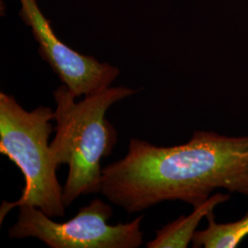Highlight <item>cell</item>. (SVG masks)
Masks as SVG:
<instances>
[{"instance_id":"3","label":"cell","mask_w":248,"mask_h":248,"mask_svg":"<svg viewBox=\"0 0 248 248\" xmlns=\"http://www.w3.org/2000/svg\"><path fill=\"white\" fill-rule=\"evenodd\" d=\"M54 110L39 106L28 111L7 93H0V153L12 161L23 174L25 185L18 200L4 201L0 222L14 208L29 205L50 218L65 214L62 186L56 176L49 138L54 131Z\"/></svg>"},{"instance_id":"6","label":"cell","mask_w":248,"mask_h":248,"mask_svg":"<svg viewBox=\"0 0 248 248\" xmlns=\"http://www.w3.org/2000/svg\"><path fill=\"white\" fill-rule=\"evenodd\" d=\"M230 199L229 194L216 193L203 203L193 207L189 215H181L174 222L168 223L160 230L155 231V237L146 244L147 248H186L192 242L201 221L220 204Z\"/></svg>"},{"instance_id":"1","label":"cell","mask_w":248,"mask_h":248,"mask_svg":"<svg viewBox=\"0 0 248 248\" xmlns=\"http://www.w3.org/2000/svg\"><path fill=\"white\" fill-rule=\"evenodd\" d=\"M218 188L248 196V135L196 131L170 147L133 138L124 157L102 169L99 194L136 213L169 201L196 207Z\"/></svg>"},{"instance_id":"2","label":"cell","mask_w":248,"mask_h":248,"mask_svg":"<svg viewBox=\"0 0 248 248\" xmlns=\"http://www.w3.org/2000/svg\"><path fill=\"white\" fill-rule=\"evenodd\" d=\"M137 92L126 87H109L77 102L63 84L53 91L56 126L50 149L58 168L68 166L62 186L66 208L80 196L99 193L101 160L111 155L118 142L117 130L107 119V111Z\"/></svg>"},{"instance_id":"7","label":"cell","mask_w":248,"mask_h":248,"mask_svg":"<svg viewBox=\"0 0 248 248\" xmlns=\"http://www.w3.org/2000/svg\"><path fill=\"white\" fill-rule=\"evenodd\" d=\"M208 227L196 231L192 239L193 248H234L248 235V213L239 221L219 223L213 213L206 216Z\"/></svg>"},{"instance_id":"5","label":"cell","mask_w":248,"mask_h":248,"mask_svg":"<svg viewBox=\"0 0 248 248\" xmlns=\"http://www.w3.org/2000/svg\"><path fill=\"white\" fill-rule=\"evenodd\" d=\"M19 17L30 27L39 45V53L75 98L89 96L111 87L120 69L93 56L84 55L56 36L36 0H18Z\"/></svg>"},{"instance_id":"4","label":"cell","mask_w":248,"mask_h":248,"mask_svg":"<svg viewBox=\"0 0 248 248\" xmlns=\"http://www.w3.org/2000/svg\"><path fill=\"white\" fill-rule=\"evenodd\" d=\"M112 214L111 206L100 199H94L71 220L63 222H54L38 208L22 205L18 207L17 222L9 229V236L33 237L50 248H140L143 243V216L110 225L108 222Z\"/></svg>"}]
</instances>
